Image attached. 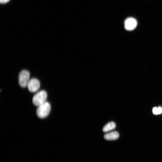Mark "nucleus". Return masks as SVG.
Returning a JSON list of instances; mask_svg holds the SVG:
<instances>
[{
    "mask_svg": "<svg viewBox=\"0 0 162 162\" xmlns=\"http://www.w3.org/2000/svg\"><path fill=\"white\" fill-rule=\"evenodd\" d=\"M137 24V21L135 19L131 17L129 18L125 21V28L128 30H132L135 28Z\"/></svg>",
    "mask_w": 162,
    "mask_h": 162,
    "instance_id": "5",
    "label": "nucleus"
},
{
    "mask_svg": "<svg viewBox=\"0 0 162 162\" xmlns=\"http://www.w3.org/2000/svg\"><path fill=\"white\" fill-rule=\"evenodd\" d=\"M152 111L153 113L155 115L159 114L158 110V108L154 107L153 108Z\"/></svg>",
    "mask_w": 162,
    "mask_h": 162,
    "instance_id": "8",
    "label": "nucleus"
},
{
    "mask_svg": "<svg viewBox=\"0 0 162 162\" xmlns=\"http://www.w3.org/2000/svg\"><path fill=\"white\" fill-rule=\"evenodd\" d=\"M158 110L159 114H160L162 113V108L160 107H158Z\"/></svg>",
    "mask_w": 162,
    "mask_h": 162,
    "instance_id": "9",
    "label": "nucleus"
},
{
    "mask_svg": "<svg viewBox=\"0 0 162 162\" xmlns=\"http://www.w3.org/2000/svg\"><path fill=\"white\" fill-rule=\"evenodd\" d=\"M119 136V133L117 131H114L105 134L104 137L106 140H111L117 139Z\"/></svg>",
    "mask_w": 162,
    "mask_h": 162,
    "instance_id": "6",
    "label": "nucleus"
},
{
    "mask_svg": "<svg viewBox=\"0 0 162 162\" xmlns=\"http://www.w3.org/2000/svg\"><path fill=\"white\" fill-rule=\"evenodd\" d=\"M28 90L31 92L37 91L40 88V83L39 81L37 79L32 78L30 80L27 85Z\"/></svg>",
    "mask_w": 162,
    "mask_h": 162,
    "instance_id": "4",
    "label": "nucleus"
},
{
    "mask_svg": "<svg viewBox=\"0 0 162 162\" xmlns=\"http://www.w3.org/2000/svg\"><path fill=\"white\" fill-rule=\"evenodd\" d=\"M47 98L46 92L43 90L40 91L33 97V103L34 105L38 106L46 102Z\"/></svg>",
    "mask_w": 162,
    "mask_h": 162,
    "instance_id": "2",
    "label": "nucleus"
},
{
    "mask_svg": "<svg viewBox=\"0 0 162 162\" xmlns=\"http://www.w3.org/2000/svg\"><path fill=\"white\" fill-rule=\"evenodd\" d=\"M116 124L113 122H110L106 124L103 128V131L106 132L116 128Z\"/></svg>",
    "mask_w": 162,
    "mask_h": 162,
    "instance_id": "7",
    "label": "nucleus"
},
{
    "mask_svg": "<svg viewBox=\"0 0 162 162\" xmlns=\"http://www.w3.org/2000/svg\"><path fill=\"white\" fill-rule=\"evenodd\" d=\"M29 72L26 70L21 71L19 75L18 81L20 85L22 87L24 88L27 86L29 80Z\"/></svg>",
    "mask_w": 162,
    "mask_h": 162,
    "instance_id": "3",
    "label": "nucleus"
},
{
    "mask_svg": "<svg viewBox=\"0 0 162 162\" xmlns=\"http://www.w3.org/2000/svg\"><path fill=\"white\" fill-rule=\"evenodd\" d=\"M9 0H0V2L2 3H4L8 2Z\"/></svg>",
    "mask_w": 162,
    "mask_h": 162,
    "instance_id": "10",
    "label": "nucleus"
},
{
    "mask_svg": "<svg viewBox=\"0 0 162 162\" xmlns=\"http://www.w3.org/2000/svg\"><path fill=\"white\" fill-rule=\"evenodd\" d=\"M50 110V105L48 102L46 101L38 106L36 110V114L39 118H44L49 115Z\"/></svg>",
    "mask_w": 162,
    "mask_h": 162,
    "instance_id": "1",
    "label": "nucleus"
}]
</instances>
